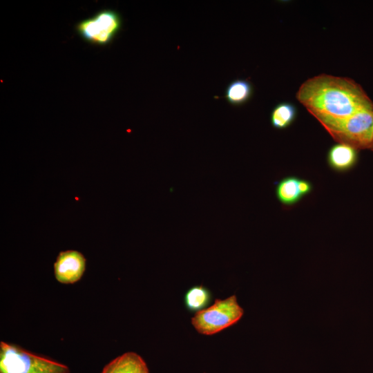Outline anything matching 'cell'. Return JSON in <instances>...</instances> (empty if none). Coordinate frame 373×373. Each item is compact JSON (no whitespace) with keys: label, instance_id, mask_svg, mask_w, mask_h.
Returning <instances> with one entry per match:
<instances>
[{"label":"cell","instance_id":"obj_1","mask_svg":"<svg viewBox=\"0 0 373 373\" xmlns=\"http://www.w3.org/2000/svg\"><path fill=\"white\" fill-rule=\"evenodd\" d=\"M296 99L322 126L363 109H373V102L354 79L327 74L305 81Z\"/></svg>","mask_w":373,"mask_h":373},{"label":"cell","instance_id":"obj_2","mask_svg":"<svg viewBox=\"0 0 373 373\" xmlns=\"http://www.w3.org/2000/svg\"><path fill=\"white\" fill-rule=\"evenodd\" d=\"M0 373H70V371L65 365L1 341Z\"/></svg>","mask_w":373,"mask_h":373},{"label":"cell","instance_id":"obj_3","mask_svg":"<svg viewBox=\"0 0 373 373\" xmlns=\"http://www.w3.org/2000/svg\"><path fill=\"white\" fill-rule=\"evenodd\" d=\"M323 126L337 143L356 150L370 149L373 144V109L359 111Z\"/></svg>","mask_w":373,"mask_h":373},{"label":"cell","instance_id":"obj_4","mask_svg":"<svg viewBox=\"0 0 373 373\" xmlns=\"http://www.w3.org/2000/svg\"><path fill=\"white\" fill-rule=\"evenodd\" d=\"M244 309L236 295L225 299H216L210 307L195 313L191 323L195 330L204 335H213L237 323L243 316Z\"/></svg>","mask_w":373,"mask_h":373},{"label":"cell","instance_id":"obj_5","mask_svg":"<svg viewBox=\"0 0 373 373\" xmlns=\"http://www.w3.org/2000/svg\"><path fill=\"white\" fill-rule=\"evenodd\" d=\"M122 27V18L115 10L105 9L94 16L80 21L76 31L86 41L106 46L113 41Z\"/></svg>","mask_w":373,"mask_h":373},{"label":"cell","instance_id":"obj_6","mask_svg":"<svg viewBox=\"0 0 373 373\" xmlns=\"http://www.w3.org/2000/svg\"><path fill=\"white\" fill-rule=\"evenodd\" d=\"M86 269V259L77 251H61L54 264L56 280L63 284H73L82 277Z\"/></svg>","mask_w":373,"mask_h":373},{"label":"cell","instance_id":"obj_7","mask_svg":"<svg viewBox=\"0 0 373 373\" xmlns=\"http://www.w3.org/2000/svg\"><path fill=\"white\" fill-rule=\"evenodd\" d=\"M102 373H149L146 363L137 353L126 352L108 363Z\"/></svg>","mask_w":373,"mask_h":373},{"label":"cell","instance_id":"obj_8","mask_svg":"<svg viewBox=\"0 0 373 373\" xmlns=\"http://www.w3.org/2000/svg\"><path fill=\"white\" fill-rule=\"evenodd\" d=\"M357 150L345 144L333 145L327 153L329 166L337 171H345L354 166L357 160Z\"/></svg>","mask_w":373,"mask_h":373},{"label":"cell","instance_id":"obj_9","mask_svg":"<svg viewBox=\"0 0 373 373\" xmlns=\"http://www.w3.org/2000/svg\"><path fill=\"white\" fill-rule=\"evenodd\" d=\"M298 181L299 178L289 176L282 179L277 184L276 195L282 204L291 206L303 198L298 189Z\"/></svg>","mask_w":373,"mask_h":373},{"label":"cell","instance_id":"obj_10","mask_svg":"<svg viewBox=\"0 0 373 373\" xmlns=\"http://www.w3.org/2000/svg\"><path fill=\"white\" fill-rule=\"evenodd\" d=\"M211 300L210 291L202 285H195L187 290L184 295V304L191 312L201 311Z\"/></svg>","mask_w":373,"mask_h":373},{"label":"cell","instance_id":"obj_11","mask_svg":"<svg viewBox=\"0 0 373 373\" xmlns=\"http://www.w3.org/2000/svg\"><path fill=\"white\" fill-rule=\"evenodd\" d=\"M252 91V86L249 81L236 79L231 82L227 87L225 97L231 104L240 105L249 100Z\"/></svg>","mask_w":373,"mask_h":373},{"label":"cell","instance_id":"obj_12","mask_svg":"<svg viewBox=\"0 0 373 373\" xmlns=\"http://www.w3.org/2000/svg\"><path fill=\"white\" fill-rule=\"evenodd\" d=\"M296 116L294 105L289 102L278 104L273 109L270 120L271 125L277 129H285L289 127Z\"/></svg>","mask_w":373,"mask_h":373},{"label":"cell","instance_id":"obj_13","mask_svg":"<svg viewBox=\"0 0 373 373\" xmlns=\"http://www.w3.org/2000/svg\"><path fill=\"white\" fill-rule=\"evenodd\" d=\"M312 186L309 182L305 180L299 179L298 189L303 197L310 193L312 191Z\"/></svg>","mask_w":373,"mask_h":373},{"label":"cell","instance_id":"obj_14","mask_svg":"<svg viewBox=\"0 0 373 373\" xmlns=\"http://www.w3.org/2000/svg\"><path fill=\"white\" fill-rule=\"evenodd\" d=\"M370 150H371L372 151H373V144H372V146L370 147Z\"/></svg>","mask_w":373,"mask_h":373}]
</instances>
